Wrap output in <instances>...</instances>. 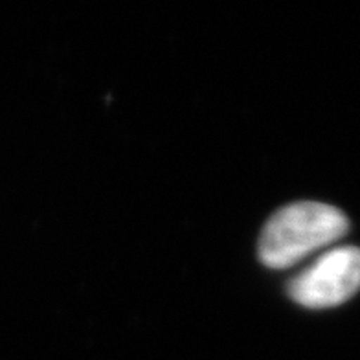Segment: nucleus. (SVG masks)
<instances>
[{"instance_id":"1","label":"nucleus","mask_w":360,"mask_h":360,"mask_svg":"<svg viewBox=\"0 0 360 360\" xmlns=\"http://www.w3.org/2000/svg\"><path fill=\"white\" fill-rule=\"evenodd\" d=\"M349 221L338 208L323 202H294L278 210L259 237V259L270 269H289L313 252L346 236Z\"/></svg>"},{"instance_id":"2","label":"nucleus","mask_w":360,"mask_h":360,"mask_svg":"<svg viewBox=\"0 0 360 360\" xmlns=\"http://www.w3.org/2000/svg\"><path fill=\"white\" fill-rule=\"evenodd\" d=\"M360 289V248L326 252L289 283V296L309 309H329L353 298Z\"/></svg>"}]
</instances>
